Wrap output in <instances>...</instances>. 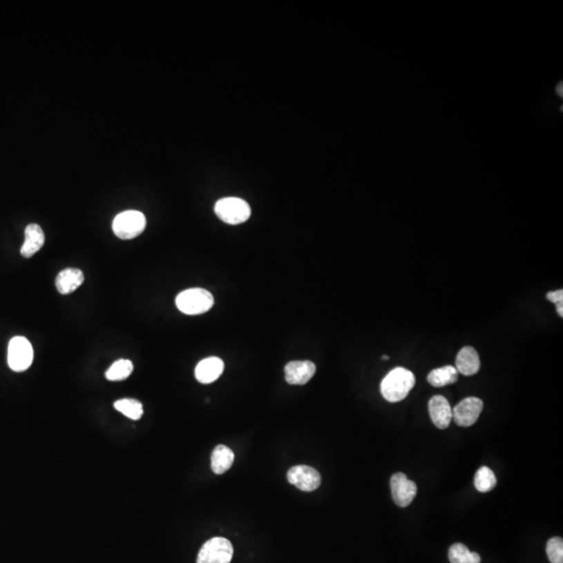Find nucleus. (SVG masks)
Masks as SVG:
<instances>
[{
  "mask_svg": "<svg viewBox=\"0 0 563 563\" xmlns=\"http://www.w3.org/2000/svg\"><path fill=\"white\" fill-rule=\"evenodd\" d=\"M448 559L450 563H480L481 557L478 553H473L464 544H455L448 550Z\"/></svg>",
  "mask_w": 563,
  "mask_h": 563,
  "instance_id": "a211bd4d",
  "label": "nucleus"
},
{
  "mask_svg": "<svg viewBox=\"0 0 563 563\" xmlns=\"http://www.w3.org/2000/svg\"><path fill=\"white\" fill-rule=\"evenodd\" d=\"M134 366L132 361L126 359H120L114 362L106 372V378L108 381H124L132 374Z\"/></svg>",
  "mask_w": 563,
  "mask_h": 563,
  "instance_id": "aec40b11",
  "label": "nucleus"
},
{
  "mask_svg": "<svg viewBox=\"0 0 563 563\" xmlns=\"http://www.w3.org/2000/svg\"><path fill=\"white\" fill-rule=\"evenodd\" d=\"M390 488L393 501L403 508L410 505L417 497V484L403 473H397L391 477Z\"/></svg>",
  "mask_w": 563,
  "mask_h": 563,
  "instance_id": "0eeeda50",
  "label": "nucleus"
},
{
  "mask_svg": "<svg viewBox=\"0 0 563 563\" xmlns=\"http://www.w3.org/2000/svg\"><path fill=\"white\" fill-rule=\"evenodd\" d=\"M458 374L456 368L446 365L443 368H436L428 374V382L434 387H444L457 382Z\"/></svg>",
  "mask_w": 563,
  "mask_h": 563,
  "instance_id": "f3484780",
  "label": "nucleus"
},
{
  "mask_svg": "<svg viewBox=\"0 0 563 563\" xmlns=\"http://www.w3.org/2000/svg\"><path fill=\"white\" fill-rule=\"evenodd\" d=\"M495 485H497V478H495V473L487 466L479 468L478 472L475 475V487L477 490L480 493H488L495 488Z\"/></svg>",
  "mask_w": 563,
  "mask_h": 563,
  "instance_id": "412c9836",
  "label": "nucleus"
},
{
  "mask_svg": "<svg viewBox=\"0 0 563 563\" xmlns=\"http://www.w3.org/2000/svg\"><path fill=\"white\" fill-rule=\"evenodd\" d=\"M234 548L227 538L214 537L204 542L196 563H230Z\"/></svg>",
  "mask_w": 563,
  "mask_h": 563,
  "instance_id": "39448f33",
  "label": "nucleus"
},
{
  "mask_svg": "<svg viewBox=\"0 0 563 563\" xmlns=\"http://www.w3.org/2000/svg\"><path fill=\"white\" fill-rule=\"evenodd\" d=\"M146 227V218L139 211L128 210L120 213L113 220V232L124 240L136 238Z\"/></svg>",
  "mask_w": 563,
  "mask_h": 563,
  "instance_id": "7ed1b4c3",
  "label": "nucleus"
},
{
  "mask_svg": "<svg viewBox=\"0 0 563 563\" xmlns=\"http://www.w3.org/2000/svg\"><path fill=\"white\" fill-rule=\"evenodd\" d=\"M546 298L550 302L554 303L556 307L563 306V290H556V292H548Z\"/></svg>",
  "mask_w": 563,
  "mask_h": 563,
  "instance_id": "5701e85b",
  "label": "nucleus"
},
{
  "mask_svg": "<svg viewBox=\"0 0 563 563\" xmlns=\"http://www.w3.org/2000/svg\"><path fill=\"white\" fill-rule=\"evenodd\" d=\"M225 370V363L218 357H209L202 360L195 368V378L202 384L215 382Z\"/></svg>",
  "mask_w": 563,
  "mask_h": 563,
  "instance_id": "f8f14e48",
  "label": "nucleus"
},
{
  "mask_svg": "<svg viewBox=\"0 0 563 563\" xmlns=\"http://www.w3.org/2000/svg\"><path fill=\"white\" fill-rule=\"evenodd\" d=\"M45 242V235L42 228L37 223L28 225L26 229V239L20 253L24 258H30L38 253Z\"/></svg>",
  "mask_w": 563,
  "mask_h": 563,
  "instance_id": "4468645a",
  "label": "nucleus"
},
{
  "mask_svg": "<svg viewBox=\"0 0 563 563\" xmlns=\"http://www.w3.org/2000/svg\"><path fill=\"white\" fill-rule=\"evenodd\" d=\"M388 359H389L388 356L385 355V356H383V357H382V360H388Z\"/></svg>",
  "mask_w": 563,
  "mask_h": 563,
  "instance_id": "b1692460",
  "label": "nucleus"
},
{
  "mask_svg": "<svg viewBox=\"0 0 563 563\" xmlns=\"http://www.w3.org/2000/svg\"><path fill=\"white\" fill-rule=\"evenodd\" d=\"M84 274L77 268H66L57 276L55 286L61 294L75 292L84 283Z\"/></svg>",
  "mask_w": 563,
  "mask_h": 563,
  "instance_id": "2eb2a0df",
  "label": "nucleus"
},
{
  "mask_svg": "<svg viewBox=\"0 0 563 563\" xmlns=\"http://www.w3.org/2000/svg\"><path fill=\"white\" fill-rule=\"evenodd\" d=\"M414 385L415 376L412 372L404 368H396L383 379L381 393L388 402L398 403L407 398Z\"/></svg>",
  "mask_w": 563,
  "mask_h": 563,
  "instance_id": "f257e3e1",
  "label": "nucleus"
},
{
  "mask_svg": "<svg viewBox=\"0 0 563 563\" xmlns=\"http://www.w3.org/2000/svg\"><path fill=\"white\" fill-rule=\"evenodd\" d=\"M34 350L26 337L17 336L11 339L8 349V363L14 372H24L32 365Z\"/></svg>",
  "mask_w": 563,
  "mask_h": 563,
  "instance_id": "423d86ee",
  "label": "nucleus"
},
{
  "mask_svg": "<svg viewBox=\"0 0 563 563\" xmlns=\"http://www.w3.org/2000/svg\"><path fill=\"white\" fill-rule=\"evenodd\" d=\"M546 555L551 563H563V540L561 537L551 538L546 544Z\"/></svg>",
  "mask_w": 563,
  "mask_h": 563,
  "instance_id": "4be33fe9",
  "label": "nucleus"
},
{
  "mask_svg": "<svg viewBox=\"0 0 563 563\" xmlns=\"http://www.w3.org/2000/svg\"><path fill=\"white\" fill-rule=\"evenodd\" d=\"M429 413L432 421L438 429H446L453 419V409L444 397L435 396L430 400Z\"/></svg>",
  "mask_w": 563,
  "mask_h": 563,
  "instance_id": "9d476101",
  "label": "nucleus"
},
{
  "mask_svg": "<svg viewBox=\"0 0 563 563\" xmlns=\"http://www.w3.org/2000/svg\"><path fill=\"white\" fill-rule=\"evenodd\" d=\"M116 410L126 415L133 421H138L143 415V406L139 401L134 399H122L114 403Z\"/></svg>",
  "mask_w": 563,
  "mask_h": 563,
  "instance_id": "6ab92c4d",
  "label": "nucleus"
},
{
  "mask_svg": "<svg viewBox=\"0 0 563 563\" xmlns=\"http://www.w3.org/2000/svg\"><path fill=\"white\" fill-rule=\"evenodd\" d=\"M316 366L311 361H292L285 366V379L288 384L305 385L313 378Z\"/></svg>",
  "mask_w": 563,
  "mask_h": 563,
  "instance_id": "9b49d317",
  "label": "nucleus"
},
{
  "mask_svg": "<svg viewBox=\"0 0 563 563\" xmlns=\"http://www.w3.org/2000/svg\"><path fill=\"white\" fill-rule=\"evenodd\" d=\"M287 479L290 484L303 491H314L321 483V474L308 466H296L288 470Z\"/></svg>",
  "mask_w": 563,
  "mask_h": 563,
  "instance_id": "6e6552de",
  "label": "nucleus"
},
{
  "mask_svg": "<svg viewBox=\"0 0 563 563\" xmlns=\"http://www.w3.org/2000/svg\"><path fill=\"white\" fill-rule=\"evenodd\" d=\"M175 305L184 314H204L212 308L214 305V298L208 290L202 289V288H191V289L184 290L177 296Z\"/></svg>",
  "mask_w": 563,
  "mask_h": 563,
  "instance_id": "f03ea898",
  "label": "nucleus"
},
{
  "mask_svg": "<svg viewBox=\"0 0 563 563\" xmlns=\"http://www.w3.org/2000/svg\"><path fill=\"white\" fill-rule=\"evenodd\" d=\"M483 407L484 405L480 399L474 397L464 399L453 409V419L460 427H470L478 421Z\"/></svg>",
  "mask_w": 563,
  "mask_h": 563,
  "instance_id": "1a4fd4ad",
  "label": "nucleus"
},
{
  "mask_svg": "<svg viewBox=\"0 0 563 563\" xmlns=\"http://www.w3.org/2000/svg\"><path fill=\"white\" fill-rule=\"evenodd\" d=\"M215 213L223 222L240 225L251 217V207L239 198H225L215 204Z\"/></svg>",
  "mask_w": 563,
  "mask_h": 563,
  "instance_id": "20e7f679",
  "label": "nucleus"
},
{
  "mask_svg": "<svg viewBox=\"0 0 563 563\" xmlns=\"http://www.w3.org/2000/svg\"><path fill=\"white\" fill-rule=\"evenodd\" d=\"M234 453L227 446H217L211 455V468L216 475H222L234 464Z\"/></svg>",
  "mask_w": 563,
  "mask_h": 563,
  "instance_id": "dca6fc26",
  "label": "nucleus"
},
{
  "mask_svg": "<svg viewBox=\"0 0 563 563\" xmlns=\"http://www.w3.org/2000/svg\"><path fill=\"white\" fill-rule=\"evenodd\" d=\"M481 362L478 352L472 347L460 350L456 358V370L464 376H474L480 370Z\"/></svg>",
  "mask_w": 563,
  "mask_h": 563,
  "instance_id": "ddd939ff",
  "label": "nucleus"
}]
</instances>
